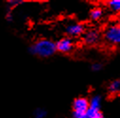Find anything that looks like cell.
Returning a JSON list of instances; mask_svg holds the SVG:
<instances>
[{
    "mask_svg": "<svg viewBox=\"0 0 120 118\" xmlns=\"http://www.w3.org/2000/svg\"><path fill=\"white\" fill-rule=\"evenodd\" d=\"M30 52L41 58H48L57 51L56 44L49 39H40L30 46Z\"/></svg>",
    "mask_w": 120,
    "mask_h": 118,
    "instance_id": "1",
    "label": "cell"
},
{
    "mask_svg": "<svg viewBox=\"0 0 120 118\" xmlns=\"http://www.w3.org/2000/svg\"><path fill=\"white\" fill-rule=\"evenodd\" d=\"M105 42L113 46L120 45V26L118 24H111L107 26L103 32Z\"/></svg>",
    "mask_w": 120,
    "mask_h": 118,
    "instance_id": "2",
    "label": "cell"
},
{
    "mask_svg": "<svg viewBox=\"0 0 120 118\" xmlns=\"http://www.w3.org/2000/svg\"><path fill=\"white\" fill-rule=\"evenodd\" d=\"M90 102L87 98L79 96L73 102V118H87Z\"/></svg>",
    "mask_w": 120,
    "mask_h": 118,
    "instance_id": "3",
    "label": "cell"
},
{
    "mask_svg": "<svg viewBox=\"0 0 120 118\" xmlns=\"http://www.w3.org/2000/svg\"><path fill=\"white\" fill-rule=\"evenodd\" d=\"M56 46L57 51L64 54H68L74 49V42L71 37H64L56 43Z\"/></svg>",
    "mask_w": 120,
    "mask_h": 118,
    "instance_id": "4",
    "label": "cell"
},
{
    "mask_svg": "<svg viewBox=\"0 0 120 118\" xmlns=\"http://www.w3.org/2000/svg\"><path fill=\"white\" fill-rule=\"evenodd\" d=\"M99 37L100 35L98 31L94 28L88 29V30H86L83 33V41L86 44H89V45H93L97 44L99 41Z\"/></svg>",
    "mask_w": 120,
    "mask_h": 118,
    "instance_id": "5",
    "label": "cell"
},
{
    "mask_svg": "<svg viewBox=\"0 0 120 118\" xmlns=\"http://www.w3.org/2000/svg\"><path fill=\"white\" fill-rule=\"evenodd\" d=\"M65 30L70 37H78L84 33V26L81 23H71L66 26Z\"/></svg>",
    "mask_w": 120,
    "mask_h": 118,
    "instance_id": "6",
    "label": "cell"
},
{
    "mask_svg": "<svg viewBox=\"0 0 120 118\" xmlns=\"http://www.w3.org/2000/svg\"><path fill=\"white\" fill-rule=\"evenodd\" d=\"M89 102H90V108L100 110L101 102H102V97L100 96H98V95H96V96L91 97V99L89 100Z\"/></svg>",
    "mask_w": 120,
    "mask_h": 118,
    "instance_id": "7",
    "label": "cell"
},
{
    "mask_svg": "<svg viewBox=\"0 0 120 118\" xmlns=\"http://www.w3.org/2000/svg\"><path fill=\"white\" fill-rule=\"evenodd\" d=\"M104 14V11L101 8H94L93 10H91V11H90V18H91L92 20L94 21H98L99 20Z\"/></svg>",
    "mask_w": 120,
    "mask_h": 118,
    "instance_id": "8",
    "label": "cell"
},
{
    "mask_svg": "<svg viewBox=\"0 0 120 118\" xmlns=\"http://www.w3.org/2000/svg\"><path fill=\"white\" fill-rule=\"evenodd\" d=\"M108 90L112 95H116L120 92V79H115L109 84Z\"/></svg>",
    "mask_w": 120,
    "mask_h": 118,
    "instance_id": "9",
    "label": "cell"
},
{
    "mask_svg": "<svg viewBox=\"0 0 120 118\" xmlns=\"http://www.w3.org/2000/svg\"><path fill=\"white\" fill-rule=\"evenodd\" d=\"M87 118H105V117L100 110L89 107V110L87 111Z\"/></svg>",
    "mask_w": 120,
    "mask_h": 118,
    "instance_id": "10",
    "label": "cell"
},
{
    "mask_svg": "<svg viewBox=\"0 0 120 118\" xmlns=\"http://www.w3.org/2000/svg\"><path fill=\"white\" fill-rule=\"evenodd\" d=\"M107 5L112 12H120V0H111Z\"/></svg>",
    "mask_w": 120,
    "mask_h": 118,
    "instance_id": "11",
    "label": "cell"
},
{
    "mask_svg": "<svg viewBox=\"0 0 120 118\" xmlns=\"http://www.w3.org/2000/svg\"><path fill=\"white\" fill-rule=\"evenodd\" d=\"M33 115L34 118H45V116L47 115V111L43 108H38L34 111Z\"/></svg>",
    "mask_w": 120,
    "mask_h": 118,
    "instance_id": "12",
    "label": "cell"
},
{
    "mask_svg": "<svg viewBox=\"0 0 120 118\" xmlns=\"http://www.w3.org/2000/svg\"><path fill=\"white\" fill-rule=\"evenodd\" d=\"M102 68V64L101 63H96L92 65V69L95 71V72H98V71H100Z\"/></svg>",
    "mask_w": 120,
    "mask_h": 118,
    "instance_id": "13",
    "label": "cell"
},
{
    "mask_svg": "<svg viewBox=\"0 0 120 118\" xmlns=\"http://www.w3.org/2000/svg\"><path fill=\"white\" fill-rule=\"evenodd\" d=\"M19 3H22V2L21 1H10L9 5L10 6H17V5H19Z\"/></svg>",
    "mask_w": 120,
    "mask_h": 118,
    "instance_id": "14",
    "label": "cell"
},
{
    "mask_svg": "<svg viewBox=\"0 0 120 118\" xmlns=\"http://www.w3.org/2000/svg\"><path fill=\"white\" fill-rule=\"evenodd\" d=\"M6 18L8 21H11L12 20V14H11V11H8L7 15H6Z\"/></svg>",
    "mask_w": 120,
    "mask_h": 118,
    "instance_id": "15",
    "label": "cell"
},
{
    "mask_svg": "<svg viewBox=\"0 0 120 118\" xmlns=\"http://www.w3.org/2000/svg\"><path fill=\"white\" fill-rule=\"evenodd\" d=\"M118 25H119V26H120V18H119V21H118Z\"/></svg>",
    "mask_w": 120,
    "mask_h": 118,
    "instance_id": "16",
    "label": "cell"
}]
</instances>
